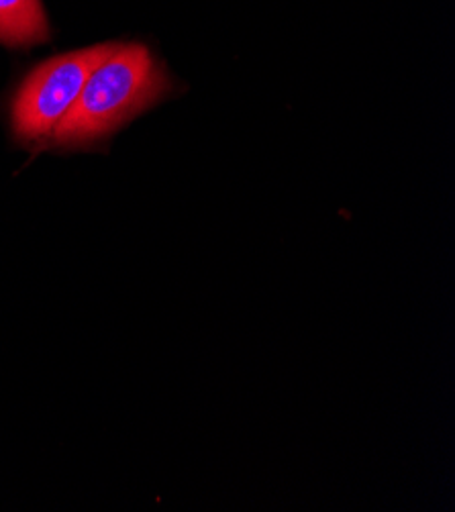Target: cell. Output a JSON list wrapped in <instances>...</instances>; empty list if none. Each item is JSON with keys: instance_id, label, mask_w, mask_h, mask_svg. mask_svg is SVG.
<instances>
[{"instance_id": "obj_1", "label": "cell", "mask_w": 455, "mask_h": 512, "mask_svg": "<svg viewBox=\"0 0 455 512\" xmlns=\"http://www.w3.org/2000/svg\"><path fill=\"white\" fill-rule=\"evenodd\" d=\"M170 90L168 72L145 45H115L90 72L76 105L49 139L66 149L94 145L158 105Z\"/></svg>"}, {"instance_id": "obj_2", "label": "cell", "mask_w": 455, "mask_h": 512, "mask_svg": "<svg viewBox=\"0 0 455 512\" xmlns=\"http://www.w3.org/2000/svg\"><path fill=\"white\" fill-rule=\"evenodd\" d=\"M117 43L78 49L39 64L21 84L11 107L13 133L23 143H39L54 135L72 111L90 76Z\"/></svg>"}, {"instance_id": "obj_3", "label": "cell", "mask_w": 455, "mask_h": 512, "mask_svg": "<svg viewBox=\"0 0 455 512\" xmlns=\"http://www.w3.org/2000/svg\"><path fill=\"white\" fill-rule=\"evenodd\" d=\"M52 35L41 0H0V43L29 47Z\"/></svg>"}]
</instances>
